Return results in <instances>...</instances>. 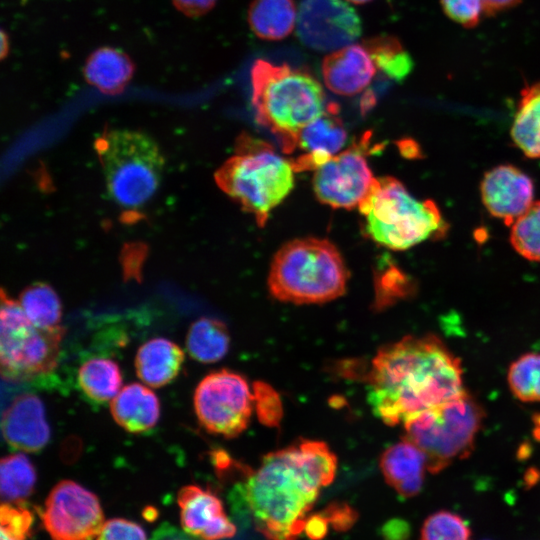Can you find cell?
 <instances>
[{"instance_id":"obj_1","label":"cell","mask_w":540,"mask_h":540,"mask_svg":"<svg viewBox=\"0 0 540 540\" xmlns=\"http://www.w3.org/2000/svg\"><path fill=\"white\" fill-rule=\"evenodd\" d=\"M337 459L326 443L302 440L266 454L233 495L269 540H295L320 489L336 473Z\"/></svg>"},{"instance_id":"obj_2","label":"cell","mask_w":540,"mask_h":540,"mask_svg":"<svg viewBox=\"0 0 540 540\" xmlns=\"http://www.w3.org/2000/svg\"><path fill=\"white\" fill-rule=\"evenodd\" d=\"M464 392L460 360L431 334L408 335L382 346L367 374L368 403L390 426Z\"/></svg>"},{"instance_id":"obj_3","label":"cell","mask_w":540,"mask_h":540,"mask_svg":"<svg viewBox=\"0 0 540 540\" xmlns=\"http://www.w3.org/2000/svg\"><path fill=\"white\" fill-rule=\"evenodd\" d=\"M250 75L257 122L275 135L285 153H293L301 129L329 106L322 85L304 69L262 59Z\"/></svg>"},{"instance_id":"obj_4","label":"cell","mask_w":540,"mask_h":540,"mask_svg":"<svg viewBox=\"0 0 540 540\" xmlns=\"http://www.w3.org/2000/svg\"><path fill=\"white\" fill-rule=\"evenodd\" d=\"M349 273L337 248L328 240L296 239L275 254L268 288L279 301L320 304L345 293Z\"/></svg>"},{"instance_id":"obj_5","label":"cell","mask_w":540,"mask_h":540,"mask_svg":"<svg viewBox=\"0 0 540 540\" xmlns=\"http://www.w3.org/2000/svg\"><path fill=\"white\" fill-rule=\"evenodd\" d=\"M215 181L243 210L255 216L259 226H264L270 211L293 189L294 169L270 145L243 135L235 155L216 171Z\"/></svg>"},{"instance_id":"obj_6","label":"cell","mask_w":540,"mask_h":540,"mask_svg":"<svg viewBox=\"0 0 540 540\" xmlns=\"http://www.w3.org/2000/svg\"><path fill=\"white\" fill-rule=\"evenodd\" d=\"M365 218V232L376 243L405 250L448 230L433 200L420 201L394 177L375 178L358 206Z\"/></svg>"},{"instance_id":"obj_7","label":"cell","mask_w":540,"mask_h":540,"mask_svg":"<svg viewBox=\"0 0 540 540\" xmlns=\"http://www.w3.org/2000/svg\"><path fill=\"white\" fill-rule=\"evenodd\" d=\"M107 190L120 206L136 209L157 191L165 160L156 141L146 133L105 130L94 143Z\"/></svg>"},{"instance_id":"obj_8","label":"cell","mask_w":540,"mask_h":540,"mask_svg":"<svg viewBox=\"0 0 540 540\" xmlns=\"http://www.w3.org/2000/svg\"><path fill=\"white\" fill-rule=\"evenodd\" d=\"M483 418L480 404L465 391L407 419L403 438L423 452L428 471L437 473L471 453Z\"/></svg>"},{"instance_id":"obj_9","label":"cell","mask_w":540,"mask_h":540,"mask_svg":"<svg viewBox=\"0 0 540 540\" xmlns=\"http://www.w3.org/2000/svg\"><path fill=\"white\" fill-rule=\"evenodd\" d=\"M65 329L44 330L27 318L19 301L1 289L0 367L8 381H25L50 373L57 364Z\"/></svg>"},{"instance_id":"obj_10","label":"cell","mask_w":540,"mask_h":540,"mask_svg":"<svg viewBox=\"0 0 540 540\" xmlns=\"http://www.w3.org/2000/svg\"><path fill=\"white\" fill-rule=\"evenodd\" d=\"M254 397L247 380L226 369L205 376L194 393L200 424L210 433L234 438L248 426Z\"/></svg>"},{"instance_id":"obj_11","label":"cell","mask_w":540,"mask_h":540,"mask_svg":"<svg viewBox=\"0 0 540 540\" xmlns=\"http://www.w3.org/2000/svg\"><path fill=\"white\" fill-rule=\"evenodd\" d=\"M368 146L365 135L314 171L313 189L320 202L333 208L359 206L375 180L366 159Z\"/></svg>"},{"instance_id":"obj_12","label":"cell","mask_w":540,"mask_h":540,"mask_svg":"<svg viewBox=\"0 0 540 540\" xmlns=\"http://www.w3.org/2000/svg\"><path fill=\"white\" fill-rule=\"evenodd\" d=\"M40 515L53 540H92L104 523L97 496L72 480L54 486Z\"/></svg>"},{"instance_id":"obj_13","label":"cell","mask_w":540,"mask_h":540,"mask_svg":"<svg viewBox=\"0 0 540 540\" xmlns=\"http://www.w3.org/2000/svg\"><path fill=\"white\" fill-rule=\"evenodd\" d=\"M296 26L301 42L322 52L351 45L361 34L358 14L342 0H302Z\"/></svg>"},{"instance_id":"obj_14","label":"cell","mask_w":540,"mask_h":540,"mask_svg":"<svg viewBox=\"0 0 540 540\" xmlns=\"http://www.w3.org/2000/svg\"><path fill=\"white\" fill-rule=\"evenodd\" d=\"M480 191L487 211L506 225H512L533 203L534 186L531 178L509 164L487 171L481 181Z\"/></svg>"},{"instance_id":"obj_15","label":"cell","mask_w":540,"mask_h":540,"mask_svg":"<svg viewBox=\"0 0 540 540\" xmlns=\"http://www.w3.org/2000/svg\"><path fill=\"white\" fill-rule=\"evenodd\" d=\"M183 530L203 540L234 536L235 525L225 514L221 500L210 490L196 485L182 487L177 495Z\"/></svg>"},{"instance_id":"obj_16","label":"cell","mask_w":540,"mask_h":540,"mask_svg":"<svg viewBox=\"0 0 540 540\" xmlns=\"http://www.w3.org/2000/svg\"><path fill=\"white\" fill-rule=\"evenodd\" d=\"M347 141L346 129L337 116L336 107L329 105L319 117L301 129L296 148L301 153L290 161L294 171L316 170L341 152Z\"/></svg>"},{"instance_id":"obj_17","label":"cell","mask_w":540,"mask_h":540,"mask_svg":"<svg viewBox=\"0 0 540 540\" xmlns=\"http://www.w3.org/2000/svg\"><path fill=\"white\" fill-rule=\"evenodd\" d=\"M2 433L10 447L24 452H38L50 438L42 401L33 394L16 397L2 416Z\"/></svg>"},{"instance_id":"obj_18","label":"cell","mask_w":540,"mask_h":540,"mask_svg":"<svg viewBox=\"0 0 540 540\" xmlns=\"http://www.w3.org/2000/svg\"><path fill=\"white\" fill-rule=\"evenodd\" d=\"M376 66L362 45L351 44L327 55L322 76L329 90L341 96H354L372 81Z\"/></svg>"},{"instance_id":"obj_19","label":"cell","mask_w":540,"mask_h":540,"mask_svg":"<svg viewBox=\"0 0 540 540\" xmlns=\"http://www.w3.org/2000/svg\"><path fill=\"white\" fill-rule=\"evenodd\" d=\"M380 468L386 482L404 498L420 492L428 470L423 452L405 438L382 453Z\"/></svg>"},{"instance_id":"obj_20","label":"cell","mask_w":540,"mask_h":540,"mask_svg":"<svg viewBox=\"0 0 540 540\" xmlns=\"http://www.w3.org/2000/svg\"><path fill=\"white\" fill-rule=\"evenodd\" d=\"M116 423L131 433L153 428L160 416L157 396L148 387L131 383L123 387L110 403Z\"/></svg>"},{"instance_id":"obj_21","label":"cell","mask_w":540,"mask_h":540,"mask_svg":"<svg viewBox=\"0 0 540 540\" xmlns=\"http://www.w3.org/2000/svg\"><path fill=\"white\" fill-rule=\"evenodd\" d=\"M184 361L183 350L166 338H153L137 351L135 370L139 379L153 388L170 383Z\"/></svg>"},{"instance_id":"obj_22","label":"cell","mask_w":540,"mask_h":540,"mask_svg":"<svg viewBox=\"0 0 540 540\" xmlns=\"http://www.w3.org/2000/svg\"><path fill=\"white\" fill-rule=\"evenodd\" d=\"M134 71L131 58L113 47L94 50L83 66L85 80L106 95L121 93L132 79Z\"/></svg>"},{"instance_id":"obj_23","label":"cell","mask_w":540,"mask_h":540,"mask_svg":"<svg viewBox=\"0 0 540 540\" xmlns=\"http://www.w3.org/2000/svg\"><path fill=\"white\" fill-rule=\"evenodd\" d=\"M294 0H253L248 8V24L264 40H281L297 24Z\"/></svg>"},{"instance_id":"obj_24","label":"cell","mask_w":540,"mask_h":540,"mask_svg":"<svg viewBox=\"0 0 540 540\" xmlns=\"http://www.w3.org/2000/svg\"><path fill=\"white\" fill-rule=\"evenodd\" d=\"M511 138L525 156L540 158V82L521 92Z\"/></svg>"},{"instance_id":"obj_25","label":"cell","mask_w":540,"mask_h":540,"mask_svg":"<svg viewBox=\"0 0 540 540\" xmlns=\"http://www.w3.org/2000/svg\"><path fill=\"white\" fill-rule=\"evenodd\" d=\"M230 335L226 325L218 320L203 317L193 322L186 336L189 355L202 363H214L228 352Z\"/></svg>"},{"instance_id":"obj_26","label":"cell","mask_w":540,"mask_h":540,"mask_svg":"<svg viewBox=\"0 0 540 540\" xmlns=\"http://www.w3.org/2000/svg\"><path fill=\"white\" fill-rule=\"evenodd\" d=\"M78 383L85 395L97 402L112 400L120 391L122 376L118 364L106 358L84 362L78 371Z\"/></svg>"},{"instance_id":"obj_27","label":"cell","mask_w":540,"mask_h":540,"mask_svg":"<svg viewBox=\"0 0 540 540\" xmlns=\"http://www.w3.org/2000/svg\"><path fill=\"white\" fill-rule=\"evenodd\" d=\"M19 303L31 323L44 330L62 327V307L54 289L42 282L26 287L19 296Z\"/></svg>"},{"instance_id":"obj_28","label":"cell","mask_w":540,"mask_h":540,"mask_svg":"<svg viewBox=\"0 0 540 540\" xmlns=\"http://www.w3.org/2000/svg\"><path fill=\"white\" fill-rule=\"evenodd\" d=\"M36 471L22 453L5 456L0 463L1 496L7 502H23L33 491Z\"/></svg>"},{"instance_id":"obj_29","label":"cell","mask_w":540,"mask_h":540,"mask_svg":"<svg viewBox=\"0 0 540 540\" xmlns=\"http://www.w3.org/2000/svg\"><path fill=\"white\" fill-rule=\"evenodd\" d=\"M363 46L370 54L377 69L389 78L403 80L412 70L413 62L400 41L391 36L367 39Z\"/></svg>"},{"instance_id":"obj_30","label":"cell","mask_w":540,"mask_h":540,"mask_svg":"<svg viewBox=\"0 0 540 540\" xmlns=\"http://www.w3.org/2000/svg\"><path fill=\"white\" fill-rule=\"evenodd\" d=\"M508 384L519 400L540 401V354L527 353L515 360L508 371Z\"/></svg>"},{"instance_id":"obj_31","label":"cell","mask_w":540,"mask_h":540,"mask_svg":"<svg viewBox=\"0 0 540 540\" xmlns=\"http://www.w3.org/2000/svg\"><path fill=\"white\" fill-rule=\"evenodd\" d=\"M510 242L522 257L540 261V201L530 207L511 225Z\"/></svg>"},{"instance_id":"obj_32","label":"cell","mask_w":540,"mask_h":540,"mask_svg":"<svg viewBox=\"0 0 540 540\" xmlns=\"http://www.w3.org/2000/svg\"><path fill=\"white\" fill-rule=\"evenodd\" d=\"M470 536L467 522L450 511L430 515L421 529V540H470Z\"/></svg>"},{"instance_id":"obj_33","label":"cell","mask_w":540,"mask_h":540,"mask_svg":"<svg viewBox=\"0 0 540 540\" xmlns=\"http://www.w3.org/2000/svg\"><path fill=\"white\" fill-rule=\"evenodd\" d=\"M22 503H2L0 508V540H25L30 536L33 515Z\"/></svg>"},{"instance_id":"obj_34","label":"cell","mask_w":540,"mask_h":540,"mask_svg":"<svg viewBox=\"0 0 540 540\" xmlns=\"http://www.w3.org/2000/svg\"><path fill=\"white\" fill-rule=\"evenodd\" d=\"M253 397L257 416L267 426H277L282 418V403L279 394L268 384L256 382Z\"/></svg>"},{"instance_id":"obj_35","label":"cell","mask_w":540,"mask_h":540,"mask_svg":"<svg viewBox=\"0 0 540 540\" xmlns=\"http://www.w3.org/2000/svg\"><path fill=\"white\" fill-rule=\"evenodd\" d=\"M441 5L449 18L465 27L475 26L484 11L482 0H441Z\"/></svg>"},{"instance_id":"obj_36","label":"cell","mask_w":540,"mask_h":540,"mask_svg":"<svg viewBox=\"0 0 540 540\" xmlns=\"http://www.w3.org/2000/svg\"><path fill=\"white\" fill-rule=\"evenodd\" d=\"M96 540H147V537L139 524L123 518H114L103 523Z\"/></svg>"},{"instance_id":"obj_37","label":"cell","mask_w":540,"mask_h":540,"mask_svg":"<svg viewBox=\"0 0 540 540\" xmlns=\"http://www.w3.org/2000/svg\"><path fill=\"white\" fill-rule=\"evenodd\" d=\"M408 281L406 277L398 270H393L386 277L380 286H377L376 304L379 307H385L398 298L408 293Z\"/></svg>"},{"instance_id":"obj_38","label":"cell","mask_w":540,"mask_h":540,"mask_svg":"<svg viewBox=\"0 0 540 540\" xmlns=\"http://www.w3.org/2000/svg\"><path fill=\"white\" fill-rule=\"evenodd\" d=\"M321 514L337 530L350 528L357 518L356 512L347 504L333 503L328 505Z\"/></svg>"},{"instance_id":"obj_39","label":"cell","mask_w":540,"mask_h":540,"mask_svg":"<svg viewBox=\"0 0 540 540\" xmlns=\"http://www.w3.org/2000/svg\"><path fill=\"white\" fill-rule=\"evenodd\" d=\"M217 0H172L174 6L189 17H199L210 11Z\"/></svg>"},{"instance_id":"obj_40","label":"cell","mask_w":540,"mask_h":540,"mask_svg":"<svg viewBox=\"0 0 540 540\" xmlns=\"http://www.w3.org/2000/svg\"><path fill=\"white\" fill-rule=\"evenodd\" d=\"M329 522L321 514H315L306 520L304 531L311 539L319 540L323 538L328 531Z\"/></svg>"},{"instance_id":"obj_41","label":"cell","mask_w":540,"mask_h":540,"mask_svg":"<svg viewBox=\"0 0 540 540\" xmlns=\"http://www.w3.org/2000/svg\"><path fill=\"white\" fill-rule=\"evenodd\" d=\"M387 540H406L409 536V526L403 520H392L383 528Z\"/></svg>"},{"instance_id":"obj_42","label":"cell","mask_w":540,"mask_h":540,"mask_svg":"<svg viewBox=\"0 0 540 540\" xmlns=\"http://www.w3.org/2000/svg\"><path fill=\"white\" fill-rule=\"evenodd\" d=\"M151 540H192V539L186 536L177 528L169 524H164L163 526L159 527L155 531Z\"/></svg>"},{"instance_id":"obj_43","label":"cell","mask_w":540,"mask_h":540,"mask_svg":"<svg viewBox=\"0 0 540 540\" xmlns=\"http://www.w3.org/2000/svg\"><path fill=\"white\" fill-rule=\"evenodd\" d=\"M484 6V12L495 13L505 8H509L520 0H482Z\"/></svg>"},{"instance_id":"obj_44","label":"cell","mask_w":540,"mask_h":540,"mask_svg":"<svg viewBox=\"0 0 540 540\" xmlns=\"http://www.w3.org/2000/svg\"><path fill=\"white\" fill-rule=\"evenodd\" d=\"M9 50V40L5 31L1 32V57L4 58Z\"/></svg>"},{"instance_id":"obj_45","label":"cell","mask_w":540,"mask_h":540,"mask_svg":"<svg viewBox=\"0 0 540 540\" xmlns=\"http://www.w3.org/2000/svg\"><path fill=\"white\" fill-rule=\"evenodd\" d=\"M347 1L355 3V4H363V3L370 2L372 0H347Z\"/></svg>"}]
</instances>
